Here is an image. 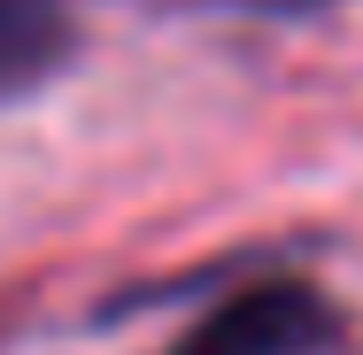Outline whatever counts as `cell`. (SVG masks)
<instances>
[{
    "mask_svg": "<svg viewBox=\"0 0 363 355\" xmlns=\"http://www.w3.org/2000/svg\"><path fill=\"white\" fill-rule=\"evenodd\" d=\"M348 309L301 271L240 278L224 301H209L162 355H340Z\"/></svg>",
    "mask_w": 363,
    "mask_h": 355,
    "instance_id": "obj_1",
    "label": "cell"
},
{
    "mask_svg": "<svg viewBox=\"0 0 363 355\" xmlns=\"http://www.w3.org/2000/svg\"><path fill=\"white\" fill-rule=\"evenodd\" d=\"M70 0H0V101H23L77 62Z\"/></svg>",
    "mask_w": 363,
    "mask_h": 355,
    "instance_id": "obj_2",
    "label": "cell"
},
{
    "mask_svg": "<svg viewBox=\"0 0 363 355\" xmlns=\"http://www.w3.org/2000/svg\"><path fill=\"white\" fill-rule=\"evenodd\" d=\"M170 8H232V16H317L340 0H170Z\"/></svg>",
    "mask_w": 363,
    "mask_h": 355,
    "instance_id": "obj_3",
    "label": "cell"
}]
</instances>
